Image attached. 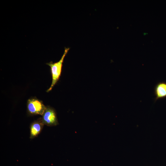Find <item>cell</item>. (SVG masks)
I'll return each mask as SVG.
<instances>
[{
  "instance_id": "cell-1",
  "label": "cell",
  "mask_w": 166,
  "mask_h": 166,
  "mask_svg": "<svg viewBox=\"0 0 166 166\" xmlns=\"http://www.w3.org/2000/svg\"><path fill=\"white\" fill-rule=\"evenodd\" d=\"M69 48H65L64 52L60 60L57 62L53 63L50 62L46 64L50 66L52 76V81L50 86L47 90V92L51 91L54 85L58 81L61 75L63 63L65 57L66 56Z\"/></svg>"
},
{
  "instance_id": "cell-2",
  "label": "cell",
  "mask_w": 166,
  "mask_h": 166,
  "mask_svg": "<svg viewBox=\"0 0 166 166\" xmlns=\"http://www.w3.org/2000/svg\"><path fill=\"white\" fill-rule=\"evenodd\" d=\"M46 107L43 103L35 98L29 99L27 103V109L28 113L31 115H42Z\"/></svg>"
},
{
  "instance_id": "cell-3",
  "label": "cell",
  "mask_w": 166,
  "mask_h": 166,
  "mask_svg": "<svg viewBox=\"0 0 166 166\" xmlns=\"http://www.w3.org/2000/svg\"><path fill=\"white\" fill-rule=\"evenodd\" d=\"M44 125L48 126H55L58 124L57 115L55 110L47 106L41 118Z\"/></svg>"
},
{
  "instance_id": "cell-4",
  "label": "cell",
  "mask_w": 166,
  "mask_h": 166,
  "mask_svg": "<svg viewBox=\"0 0 166 166\" xmlns=\"http://www.w3.org/2000/svg\"><path fill=\"white\" fill-rule=\"evenodd\" d=\"M44 125L41 118L33 122L30 127V138L32 139L37 137L41 132Z\"/></svg>"
},
{
  "instance_id": "cell-5",
  "label": "cell",
  "mask_w": 166,
  "mask_h": 166,
  "mask_svg": "<svg viewBox=\"0 0 166 166\" xmlns=\"http://www.w3.org/2000/svg\"><path fill=\"white\" fill-rule=\"evenodd\" d=\"M154 94L155 101L166 98V82L162 81L158 83L155 87Z\"/></svg>"
}]
</instances>
